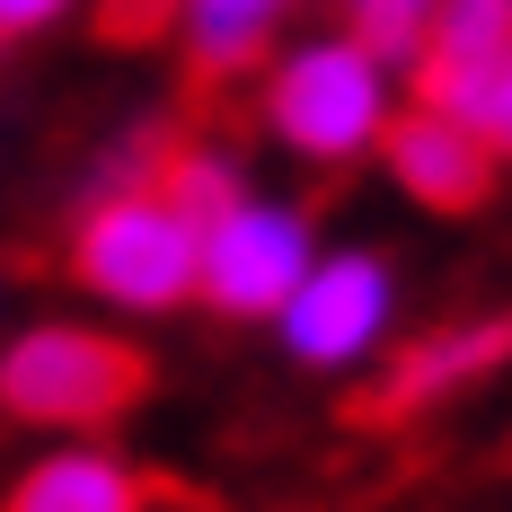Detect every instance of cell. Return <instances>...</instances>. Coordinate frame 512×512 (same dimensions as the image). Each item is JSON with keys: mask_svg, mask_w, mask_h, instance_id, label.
<instances>
[{"mask_svg": "<svg viewBox=\"0 0 512 512\" xmlns=\"http://www.w3.org/2000/svg\"><path fill=\"white\" fill-rule=\"evenodd\" d=\"M256 115H265V133L292 159H309V168H354V159H380L389 124L407 106H398V71L336 27V36H301V45H283L265 62Z\"/></svg>", "mask_w": 512, "mask_h": 512, "instance_id": "obj_1", "label": "cell"}, {"mask_svg": "<svg viewBox=\"0 0 512 512\" xmlns=\"http://www.w3.org/2000/svg\"><path fill=\"white\" fill-rule=\"evenodd\" d=\"M151 398V354L124 345L115 327H80V318H45L18 327L0 345V415L53 433V442H98L106 424Z\"/></svg>", "mask_w": 512, "mask_h": 512, "instance_id": "obj_2", "label": "cell"}, {"mask_svg": "<svg viewBox=\"0 0 512 512\" xmlns=\"http://www.w3.org/2000/svg\"><path fill=\"white\" fill-rule=\"evenodd\" d=\"M71 283L124 318H168L204 292V230L168 195H124L71 221Z\"/></svg>", "mask_w": 512, "mask_h": 512, "instance_id": "obj_3", "label": "cell"}, {"mask_svg": "<svg viewBox=\"0 0 512 512\" xmlns=\"http://www.w3.org/2000/svg\"><path fill=\"white\" fill-rule=\"evenodd\" d=\"M318 256H327V248H318L309 204L256 186L230 221H212V230H204V292H195V301H204L212 318H230V327H274L283 301L309 283Z\"/></svg>", "mask_w": 512, "mask_h": 512, "instance_id": "obj_4", "label": "cell"}, {"mask_svg": "<svg viewBox=\"0 0 512 512\" xmlns=\"http://www.w3.org/2000/svg\"><path fill=\"white\" fill-rule=\"evenodd\" d=\"M389 327H398V265L380 248H327L274 318L283 354L301 371H354L389 345Z\"/></svg>", "mask_w": 512, "mask_h": 512, "instance_id": "obj_5", "label": "cell"}, {"mask_svg": "<svg viewBox=\"0 0 512 512\" xmlns=\"http://www.w3.org/2000/svg\"><path fill=\"white\" fill-rule=\"evenodd\" d=\"M504 362H512V309L451 318V327L415 336L407 354H389V371L371 380V415H424L460 389H477V380H495Z\"/></svg>", "mask_w": 512, "mask_h": 512, "instance_id": "obj_6", "label": "cell"}, {"mask_svg": "<svg viewBox=\"0 0 512 512\" xmlns=\"http://www.w3.org/2000/svg\"><path fill=\"white\" fill-rule=\"evenodd\" d=\"M380 168H389V186L424 212H477L495 195V168L504 159L486 151L477 133H460L451 115H433V106H407L398 124H389V142H380Z\"/></svg>", "mask_w": 512, "mask_h": 512, "instance_id": "obj_7", "label": "cell"}, {"mask_svg": "<svg viewBox=\"0 0 512 512\" xmlns=\"http://www.w3.org/2000/svg\"><path fill=\"white\" fill-rule=\"evenodd\" d=\"M151 468L115 442H45L0 486V512H151Z\"/></svg>", "mask_w": 512, "mask_h": 512, "instance_id": "obj_8", "label": "cell"}, {"mask_svg": "<svg viewBox=\"0 0 512 512\" xmlns=\"http://www.w3.org/2000/svg\"><path fill=\"white\" fill-rule=\"evenodd\" d=\"M292 9L301 0H177V45L195 62V80H239L283 53Z\"/></svg>", "mask_w": 512, "mask_h": 512, "instance_id": "obj_9", "label": "cell"}, {"mask_svg": "<svg viewBox=\"0 0 512 512\" xmlns=\"http://www.w3.org/2000/svg\"><path fill=\"white\" fill-rule=\"evenodd\" d=\"M415 106L451 115V124L477 133L495 159H512V45L468 53V62H424V71H415Z\"/></svg>", "mask_w": 512, "mask_h": 512, "instance_id": "obj_10", "label": "cell"}, {"mask_svg": "<svg viewBox=\"0 0 512 512\" xmlns=\"http://www.w3.org/2000/svg\"><path fill=\"white\" fill-rule=\"evenodd\" d=\"M159 195L186 212L195 230H212V221H230V212L256 195V168L230 151V142H177L168 168H159Z\"/></svg>", "mask_w": 512, "mask_h": 512, "instance_id": "obj_11", "label": "cell"}, {"mask_svg": "<svg viewBox=\"0 0 512 512\" xmlns=\"http://www.w3.org/2000/svg\"><path fill=\"white\" fill-rule=\"evenodd\" d=\"M177 151V133L168 124H133V133H115L89 168H80V186H71V212H98V204H124V195H159V168Z\"/></svg>", "mask_w": 512, "mask_h": 512, "instance_id": "obj_12", "label": "cell"}, {"mask_svg": "<svg viewBox=\"0 0 512 512\" xmlns=\"http://www.w3.org/2000/svg\"><path fill=\"white\" fill-rule=\"evenodd\" d=\"M433 18H442V0H336V27H345L362 53H380L398 80L424 62V45H433Z\"/></svg>", "mask_w": 512, "mask_h": 512, "instance_id": "obj_13", "label": "cell"}, {"mask_svg": "<svg viewBox=\"0 0 512 512\" xmlns=\"http://www.w3.org/2000/svg\"><path fill=\"white\" fill-rule=\"evenodd\" d=\"M98 27L115 45H151V36H177V0H98Z\"/></svg>", "mask_w": 512, "mask_h": 512, "instance_id": "obj_14", "label": "cell"}, {"mask_svg": "<svg viewBox=\"0 0 512 512\" xmlns=\"http://www.w3.org/2000/svg\"><path fill=\"white\" fill-rule=\"evenodd\" d=\"M71 9H80V0H0V53H18V45H36V36H53Z\"/></svg>", "mask_w": 512, "mask_h": 512, "instance_id": "obj_15", "label": "cell"}]
</instances>
